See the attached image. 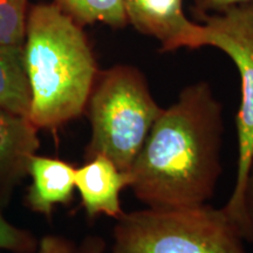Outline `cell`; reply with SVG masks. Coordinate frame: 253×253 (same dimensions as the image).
I'll return each mask as SVG.
<instances>
[{"instance_id":"obj_1","label":"cell","mask_w":253,"mask_h":253,"mask_svg":"<svg viewBox=\"0 0 253 253\" xmlns=\"http://www.w3.org/2000/svg\"><path fill=\"white\" fill-rule=\"evenodd\" d=\"M223 130L210 84L186 86L163 108L129 170L135 197L148 208L207 204L221 173Z\"/></svg>"},{"instance_id":"obj_2","label":"cell","mask_w":253,"mask_h":253,"mask_svg":"<svg viewBox=\"0 0 253 253\" xmlns=\"http://www.w3.org/2000/svg\"><path fill=\"white\" fill-rule=\"evenodd\" d=\"M23 49L30 121L38 129H56L80 118L100 72L84 27L54 2L33 5Z\"/></svg>"},{"instance_id":"obj_3","label":"cell","mask_w":253,"mask_h":253,"mask_svg":"<svg viewBox=\"0 0 253 253\" xmlns=\"http://www.w3.org/2000/svg\"><path fill=\"white\" fill-rule=\"evenodd\" d=\"M86 110L91 126L86 160L103 155L129 171L163 108L140 69L115 65L99 72Z\"/></svg>"},{"instance_id":"obj_4","label":"cell","mask_w":253,"mask_h":253,"mask_svg":"<svg viewBox=\"0 0 253 253\" xmlns=\"http://www.w3.org/2000/svg\"><path fill=\"white\" fill-rule=\"evenodd\" d=\"M223 208H145L125 212L113 230L110 253H248Z\"/></svg>"},{"instance_id":"obj_5","label":"cell","mask_w":253,"mask_h":253,"mask_svg":"<svg viewBox=\"0 0 253 253\" xmlns=\"http://www.w3.org/2000/svg\"><path fill=\"white\" fill-rule=\"evenodd\" d=\"M203 47L220 49L232 60L240 77V107L236 118L237 173L235 188L224 207L244 240L253 242V224L246 210L245 192L253 166V4L204 15Z\"/></svg>"},{"instance_id":"obj_6","label":"cell","mask_w":253,"mask_h":253,"mask_svg":"<svg viewBox=\"0 0 253 253\" xmlns=\"http://www.w3.org/2000/svg\"><path fill=\"white\" fill-rule=\"evenodd\" d=\"M128 25L156 39L162 52L203 47L204 27L186 17L183 0H123Z\"/></svg>"},{"instance_id":"obj_7","label":"cell","mask_w":253,"mask_h":253,"mask_svg":"<svg viewBox=\"0 0 253 253\" xmlns=\"http://www.w3.org/2000/svg\"><path fill=\"white\" fill-rule=\"evenodd\" d=\"M129 186V171H123L103 155L86 160L84 166L75 169V189L89 218L104 214L119 219L125 213L121 192Z\"/></svg>"},{"instance_id":"obj_8","label":"cell","mask_w":253,"mask_h":253,"mask_svg":"<svg viewBox=\"0 0 253 253\" xmlns=\"http://www.w3.org/2000/svg\"><path fill=\"white\" fill-rule=\"evenodd\" d=\"M39 145L38 128L30 119L0 108V194L27 175Z\"/></svg>"},{"instance_id":"obj_9","label":"cell","mask_w":253,"mask_h":253,"mask_svg":"<svg viewBox=\"0 0 253 253\" xmlns=\"http://www.w3.org/2000/svg\"><path fill=\"white\" fill-rule=\"evenodd\" d=\"M75 168L53 157L33 155L28 163L32 185L27 204L36 212L50 216L55 205L68 204L75 190Z\"/></svg>"},{"instance_id":"obj_10","label":"cell","mask_w":253,"mask_h":253,"mask_svg":"<svg viewBox=\"0 0 253 253\" xmlns=\"http://www.w3.org/2000/svg\"><path fill=\"white\" fill-rule=\"evenodd\" d=\"M31 91L23 46L0 43V108L28 118Z\"/></svg>"},{"instance_id":"obj_11","label":"cell","mask_w":253,"mask_h":253,"mask_svg":"<svg viewBox=\"0 0 253 253\" xmlns=\"http://www.w3.org/2000/svg\"><path fill=\"white\" fill-rule=\"evenodd\" d=\"M53 2L82 27L96 23L114 30L128 26L123 0H54Z\"/></svg>"},{"instance_id":"obj_12","label":"cell","mask_w":253,"mask_h":253,"mask_svg":"<svg viewBox=\"0 0 253 253\" xmlns=\"http://www.w3.org/2000/svg\"><path fill=\"white\" fill-rule=\"evenodd\" d=\"M30 0H0V43L24 46Z\"/></svg>"},{"instance_id":"obj_13","label":"cell","mask_w":253,"mask_h":253,"mask_svg":"<svg viewBox=\"0 0 253 253\" xmlns=\"http://www.w3.org/2000/svg\"><path fill=\"white\" fill-rule=\"evenodd\" d=\"M37 240L27 231L18 229L0 213V250L13 253H36Z\"/></svg>"},{"instance_id":"obj_14","label":"cell","mask_w":253,"mask_h":253,"mask_svg":"<svg viewBox=\"0 0 253 253\" xmlns=\"http://www.w3.org/2000/svg\"><path fill=\"white\" fill-rule=\"evenodd\" d=\"M36 253H79V249L63 237L45 236L38 244Z\"/></svg>"},{"instance_id":"obj_15","label":"cell","mask_w":253,"mask_h":253,"mask_svg":"<svg viewBox=\"0 0 253 253\" xmlns=\"http://www.w3.org/2000/svg\"><path fill=\"white\" fill-rule=\"evenodd\" d=\"M246 4H253V0H195V12L202 15L219 13L227 8Z\"/></svg>"},{"instance_id":"obj_16","label":"cell","mask_w":253,"mask_h":253,"mask_svg":"<svg viewBox=\"0 0 253 253\" xmlns=\"http://www.w3.org/2000/svg\"><path fill=\"white\" fill-rule=\"evenodd\" d=\"M104 249L106 245L102 239L99 237H88L79 249V253H104Z\"/></svg>"},{"instance_id":"obj_17","label":"cell","mask_w":253,"mask_h":253,"mask_svg":"<svg viewBox=\"0 0 253 253\" xmlns=\"http://www.w3.org/2000/svg\"><path fill=\"white\" fill-rule=\"evenodd\" d=\"M245 205H246V210H248V213L250 216V219H251L253 224V166L249 176L248 186H246Z\"/></svg>"}]
</instances>
